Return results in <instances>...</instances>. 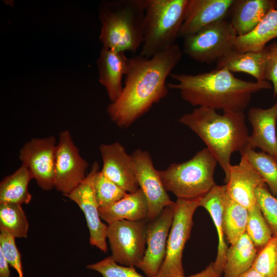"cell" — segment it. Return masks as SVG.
Instances as JSON below:
<instances>
[{
    "mask_svg": "<svg viewBox=\"0 0 277 277\" xmlns=\"http://www.w3.org/2000/svg\"><path fill=\"white\" fill-rule=\"evenodd\" d=\"M248 118L252 127L249 135L247 148L260 149L276 158L277 155V101L267 109L252 107L249 109Z\"/></svg>",
    "mask_w": 277,
    "mask_h": 277,
    "instance_id": "18",
    "label": "cell"
},
{
    "mask_svg": "<svg viewBox=\"0 0 277 277\" xmlns=\"http://www.w3.org/2000/svg\"><path fill=\"white\" fill-rule=\"evenodd\" d=\"M221 276L215 270L212 262L207 266L205 269L196 274L188 276H183L182 277H221Z\"/></svg>",
    "mask_w": 277,
    "mask_h": 277,
    "instance_id": "37",
    "label": "cell"
},
{
    "mask_svg": "<svg viewBox=\"0 0 277 277\" xmlns=\"http://www.w3.org/2000/svg\"><path fill=\"white\" fill-rule=\"evenodd\" d=\"M257 203L265 219L273 236L277 237V197L267 188L261 186L255 190Z\"/></svg>",
    "mask_w": 277,
    "mask_h": 277,
    "instance_id": "33",
    "label": "cell"
},
{
    "mask_svg": "<svg viewBox=\"0 0 277 277\" xmlns=\"http://www.w3.org/2000/svg\"><path fill=\"white\" fill-rule=\"evenodd\" d=\"M174 203L165 208L156 218L147 224L145 252L136 266L146 276H157L165 260L168 237L174 214Z\"/></svg>",
    "mask_w": 277,
    "mask_h": 277,
    "instance_id": "14",
    "label": "cell"
},
{
    "mask_svg": "<svg viewBox=\"0 0 277 277\" xmlns=\"http://www.w3.org/2000/svg\"><path fill=\"white\" fill-rule=\"evenodd\" d=\"M29 224L22 205L16 204H0V231L15 238L28 236Z\"/></svg>",
    "mask_w": 277,
    "mask_h": 277,
    "instance_id": "28",
    "label": "cell"
},
{
    "mask_svg": "<svg viewBox=\"0 0 277 277\" xmlns=\"http://www.w3.org/2000/svg\"><path fill=\"white\" fill-rule=\"evenodd\" d=\"M267 54L266 46L259 52L240 53L233 50L216 62L214 69L225 68L232 73H247L256 81H265Z\"/></svg>",
    "mask_w": 277,
    "mask_h": 277,
    "instance_id": "23",
    "label": "cell"
},
{
    "mask_svg": "<svg viewBox=\"0 0 277 277\" xmlns=\"http://www.w3.org/2000/svg\"><path fill=\"white\" fill-rule=\"evenodd\" d=\"M9 265L2 252L0 251V277H10Z\"/></svg>",
    "mask_w": 277,
    "mask_h": 277,
    "instance_id": "38",
    "label": "cell"
},
{
    "mask_svg": "<svg viewBox=\"0 0 277 277\" xmlns=\"http://www.w3.org/2000/svg\"><path fill=\"white\" fill-rule=\"evenodd\" d=\"M258 172L269 187L270 192L277 197V160L272 155L254 149L246 148L240 152Z\"/></svg>",
    "mask_w": 277,
    "mask_h": 277,
    "instance_id": "29",
    "label": "cell"
},
{
    "mask_svg": "<svg viewBox=\"0 0 277 277\" xmlns=\"http://www.w3.org/2000/svg\"><path fill=\"white\" fill-rule=\"evenodd\" d=\"M234 0H188L180 36L195 34L206 26L225 19Z\"/></svg>",
    "mask_w": 277,
    "mask_h": 277,
    "instance_id": "17",
    "label": "cell"
},
{
    "mask_svg": "<svg viewBox=\"0 0 277 277\" xmlns=\"http://www.w3.org/2000/svg\"><path fill=\"white\" fill-rule=\"evenodd\" d=\"M139 188L142 190L148 205L149 221L156 218L165 208L174 203L169 197L150 153L137 149L131 154Z\"/></svg>",
    "mask_w": 277,
    "mask_h": 277,
    "instance_id": "12",
    "label": "cell"
},
{
    "mask_svg": "<svg viewBox=\"0 0 277 277\" xmlns=\"http://www.w3.org/2000/svg\"><path fill=\"white\" fill-rule=\"evenodd\" d=\"M100 152L103 161L101 172L127 193L140 188L131 154L120 143L102 144Z\"/></svg>",
    "mask_w": 277,
    "mask_h": 277,
    "instance_id": "15",
    "label": "cell"
},
{
    "mask_svg": "<svg viewBox=\"0 0 277 277\" xmlns=\"http://www.w3.org/2000/svg\"><path fill=\"white\" fill-rule=\"evenodd\" d=\"M252 267L263 277H277V237L258 250Z\"/></svg>",
    "mask_w": 277,
    "mask_h": 277,
    "instance_id": "32",
    "label": "cell"
},
{
    "mask_svg": "<svg viewBox=\"0 0 277 277\" xmlns=\"http://www.w3.org/2000/svg\"><path fill=\"white\" fill-rule=\"evenodd\" d=\"M248 210L227 194L223 212L225 236L230 245L234 244L246 233Z\"/></svg>",
    "mask_w": 277,
    "mask_h": 277,
    "instance_id": "27",
    "label": "cell"
},
{
    "mask_svg": "<svg viewBox=\"0 0 277 277\" xmlns=\"http://www.w3.org/2000/svg\"><path fill=\"white\" fill-rule=\"evenodd\" d=\"M145 0H117L104 3L100 9V39L103 47L135 53L142 46Z\"/></svg>",
    "mask_w": 277,
    "mask_h": 277,
    "instance_id": "4",
    "label": "cell"
},
{
    "mask_svg": "<svg viewBox=\"0 0 277 277\" xmlns=\"http://www.w3.org/2000/svg\"><path fill=\"white\" fill-rule=\"evenodd\" d=\"M148 205L142 190L139 188L112 205L99 209L101 219L107 224L121 221H140L148 219Z\"/></svg>",
    "mask_w": 277,
    "mask_h": 277,
    "instance_id": "22",
    "label": "cell"
},
{
    "mask_svg": "<svg viewBox=\"0 0 277 277\" xmlns=\"http://www.w3.org/2000/svg\"><path fill=\"white\" fill-rule=\"evenodd\" d=\"M276 160H277V155H276Z\"/></svg>",
    "mask_w": 277,
    "mask_h": 277,
    "instance_id": "40",
    "label": "cell"
},
{
    "mask_svg": "<svg viewBox=\"0 0 277 277\" xmlns=\"http://www.w3.org/2000/svg\"><path fill=\"white\" fill-rule=\"evenodd\" d=\"M130 58L124 52L103 47L97 65L99 82L105 88L111 102L116 100L123 90L122 78L128 70Z\"/></svg>",
    "mask_w": 277,
    "mask_h": 277,
    "instance_id": "19",
    "label": "cell"
},
{
    "mask_svg": "<svg viewBox=\"0 0 277 277\" xmlns=\"http://www.w3.org/2000/svg\"><path fill=\"white\" fill-rule=\"evenodd\" d=\"M246 232L258 250L266 245L273 237L271 231L258 204L248 210Z\"/></svg>",
    "mask_w": 277,
    "mask_h": 277,
    "instance_id": "30",
    "label": "cell"
},
{
    "mask_svg": "<svg viewBox=\"0 0 277 277\" xmlns=\"http://www.w3.org/2000/svg\"><path fill=\"white\" fill-rule=\"evenodd\" d=\"M199 199H177L174 203V214L169 233L166 254L158 277H182L184 270L183 252L190 238L193 225V216L199 207Z\"/></svg>",
    "mask_w": 277,
    "mask_h": 277,
    "instance_id": "8",
    "label": "cell"
},
{
    "mask_svg": "<svg viewBox=\"0 0 277 277\" xmlns=\"http://www.w3.org/2000/svg\"><path fill=\"white\" fill-rule=\"evenodd\" d=\"M217 164L206 147L189 160L171 164L159 172L167 191L172 192L177 199H197L216 185L214 174Z\"/></svg>",
    "mask_w": 277,
    "mask_h": 277,
    "instance_id": "6",
    "label": "cell"
},
{
    "mask_svg": "<svg viewBox=\"0 0 277 277\" xmlns=\"http://www.w3.org/2000/svg\"><path fill=\"white\" fill-rule=\"evenodd\" d=\"M182 56V50L175 44L150 58L139 55L130 58L122 93L107 109L112 121L118 127H128L166 97L167 78Z\"/></svg>",
    "mask_w": 277,
    "mask_h": 277,
    "instance_id": "1",
    "label": "cell"
},
{
    "mask_svg": "<svg viewBox=\"0 0 277 277\" xmlns=\"http://www.w3.org/2000/svg\"><path fill=\"white\" fill-rule=\"evenodd\" d=\"M57 143L53 136L33 138L26 143L18 158L44 190L54 188L55 162Z\"/></svg>",
    "mask_w": 277,
    "mask_h": 277,
    "instance_id": "11",
    "label": "cell"
},
{
    "mask_svg": "<svg viewBox=\"0 0 277 277\" xmlns=\"http://www.w3.org/2000/svg\"><path fill=\"white\" fill-rule=\"evenodd\" d=\"M237 37L230 21L223 19L184 37L183 50L191 59L210 64L233 50Z\"/></svg>",
    "mask_w": 277,
    "mask_h": 277,
    "instance_id": "7",
    "label": "cell"
},
{
    "mask_svg": "<svg viewBox=\"0 0 277 277\" xmlns=\"http://www.w3.org/2000/svg\"><path fill=\"white\" fill-rule=\"evenodd\" d=\"M268 54L265 78L272 85L273 96H277V42L266 46Z\"/></svg>",
    "mask_w": 277,
    "mask_h": 277,
    "instance_id": "36",
    "label": "cell"
},
{
    "mask_svg": "<svg viewBox=\"0 0 277 277\" xmlns=\"http://www.w3.org/2000/svg\"><path fill=\"white\" fill-rule=\"evenodd\" d=\"M188 0H145L144 37L140 55L150 58L176 44Z\"/></svg>",
    "mask_w": 277,
    "mask_h": 277,
    "instance_id": "5",
    "label": "cell"
},
{
    "mask_svg": "<svg viewBox=\"0 0 277 277\" xmlns=\"http://www.w3.org/2000/svg\"><path fill=\"white\" fill-rule=\"evenodd\" d=\"M98 170V163L95 162L84 180L66 196L76 203L83 212L89 232L90 244L106 252L108 225L101 220L94 187V177Z\"/></svg>",
    "mask_w": 277,
    "mask_h": 277,
    "instance_id": "13",
    "label": "cell"
},
{
    "mask_svg": "<svg viewBox=\"0 0 277 277\" xmlns=\"http://www.w3.org/2000/svg\"><path fill=\"white\" fill-rule=\"evenodd\" d=\"M15 238L4 232L0 233V251L8 264L17 271L18 277H23L21 255L16 247Z\"/></svg>",
    "mask_w": 277,
    "mask_h": 277,
    "instance_id": "35",
    "label": "cell"
},
{
    "mask_svg": "<svg viewBox=\"0 0 277 277\" xmlns=\"http://www.w3.org/2000/svg\"><path fill=\"white\" fill-rule=\"evenodd\" d=\"M179 122L205 144L224 171L226 183L231 155L247 148L249 135L243 112L224 111L220 114L214 109L199 107L182 115Z\"/></svg>",
    "mask_w": 277,
    "mask_h": 277,
    "instance_id": "3",
    "label": "cell"
},
{
    "mask_svg": "<svg viewBox=\"0 0 277 277\" xmlns=\"http://www.w3.org/2000/svg\"><path fill=\"white\" fill-rule=\"evenodd\" d=\"M227 194L226 185H215L199 199V207L204 208L210 215L216 228L218 237L217 255L213 262L215 270L220 275L223 273L228 247L223 228V212Z\"/></svg>",
    "mask_w": 277,
    "mask_h": 277,
    "instance_id": "20",
    "label": "cell"
},
{
    "mask_svg": "<svg viewBox=\"0 0 277 277\" xmlns=\"http://www.w3.org/2000/svg\"><path fill=\"white\" fill-rule=\"evenodd\" d=\"M86 267L98 272L102 275V277H158L143 275L136 271L134 267L120 265L111 256L88 265Z\"/></svg>",
    "mask_w": 277,
    "mask_h": 277,
    "instance_id": "34",
    "label": "cell"
},
{
    "mask_svg": "<svg viewBox=\"0 0 277 277\" xmlns=\"http://www.w3.org/2000/svg\"><path fill=\"white\" fill-rule=\"evenodd\" d=\"M94 187L99 209L118 201L127 193L98 170L94 177Z\"/></svg>",
    "mask_w": 277,
    "mask_h": 277,
    "instance_id": "31",
    "label": "cell"
},
{
    "mask_svg": "<svg viewBox=\"0 0 277 277\" xmlns=\"http://www.w3.org/2000/svg\"><path fill=\"white\" fill-rule=\"evenodd\" d=\"M32 179L29 170L23 164L13 173L6 176L0 183V204H29L32 195L28 185Z\"/></svg>",
    "mask_w": 277,
    "mask_h": 277,
    "instance_id": "26",
    "label": "cell"
},
{
    "mask_svg": "<svg viewBox=\"0 0 277 277\" xmlns=\"http://www.w3.org/2000/svg\"><path fill=\"white\" fill-rule=\"evenodd\" d=\"M226 185L230 198L248 210L258 204L255 190L259 187L267 186L243 155L238 164L231 165Z\"/></svg>",
    "mask_w": 277,
    "mask_h": 277,
    "instance_id": "16",
    "label": "cell"
},
{
    "mask_svg": "<svg viewBox=\"0 0 277 277\" xmlns=\"http://www.w3.org/2000/svg\"><path fill=\"white\" fill-rule=\"evenodd\" d=\"M170 76L177 83L168 84V88L179 90L185 101L196 107L223 111L243 112L252 94L272 88L266 80L251 82L237 78L225 68L196 74L171 73Z\"/></svg>",
    "mask_w": 277,
    "mask_h": 277,
    "instance_id": "2",
    "label": "cell"
},
{
    "mask_svg": "<svg viewBox=\"0 0 277 277\" xmlns=\"http://www.w3.org/2000/svg\"><path fill=\"white\" fill-rule=\"evenodd\" d=\"M277 8L275 0H234L230 22L238 36L252 31L270 11Z\"/></svg>",
    "mask_w": 277,
    "mask_h": 277,
    "instance_id": "21",
    "label": "cell"
},
{
    "mask_svg": "<svg viewBox=\"0 0 277 277\" xmlns=\"http://www.w3.org/2000/svg\"><path fill=\"white\" fill-rule=\"evenodd\" d=\"M252 241L245 233L228 248L223 273L224 277H238L250 269L258 252Z\"/></svg>",
    "mask_w": 277,
    "mask_h": 277,
    "instance_id": "25",
    "label": "cell"
},
{
    "mask_svg": "<svg viewBox=\"0 0 277 277\" xmlns=\"http://www.w3.org/2000/svg\"><path fill=\"white\" fill-rule=\"evenodd\" d=\"M238 277H263L257 271L253 268L250 269L241 274Z\"/></svg>",
    "mask_w": 277,
    "mask_h": 277,
    "instance_id": "39",
    "label": "cell"
},
{
    "mask_svg": "<svg viewBox=\"0 0 277 277\" xmlns=\"http://www.w3.org/2000/svg\"><path fill=\"white\" fill-rule=\"evenodd\" d=\"M277 37V9L270 11L257 26L247 34L238 36L234 50L240 52H259L266 44Z\"/></svg>",
    "mask_w": 277,
    "mask_h": 277,
    "instance_id": "24",
    "label": "cell"
},
{
    "mask_svg": "<svg viewBox=\"0 0 277 277\" xmlns=\"http://www.w3.org/2000/svg\"><path fill=\"white\" fill-rule=\"evenodd\" d=\"M58 138L55 153L54 188L66 196L84 180L89 164L81 156L68 130L62 131Z\"/></svg>",
    "mask_w": 277,
    "mask_h": 277,
    "instance_id": "10",
    "label": "cell"
},
{
    "mask_svg": "<svg viewBox=\"0 0 277 277\" xmlns=\"http://www.w3.org/2000/svg\"><path fill=\"white\" fill-rule=\"evenodd\" d=\"M146 221L121 220L107 224L111 256L116 263L135 267L142 261L146 248Z\"/></svg>",
    "mask_w": 277,
    "mask_h": 277,
    "instance_id": "9",
    "label": "cell"
}]
</instances>
